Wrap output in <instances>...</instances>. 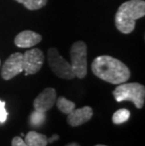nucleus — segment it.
Listing matches in <instances>:
<instances>
[{
    "label": "nucleus",
    "instance_id": "obj_1",
    "mask_svg": "<svg viewBox=\"0 0 145 146\" xmlns=\"http://www.w3.org/2000/svg\"><path fill=\"white\" fill-rule=\"evenodd\" d=\"M91 71L98 78L111 84H122L130 78L131 72L126 65L110 56H99L91 63Z\"/></svg>",
    "mask_w": 145,
    "mask_h": 146
},
{
    "label": "nucleus",
    "instance_id": "obj_2",
    "mask_svg": "<svg viewBox=\"0 0 145 146\" xmlns=\"http://www.w3.org/2000/svg\"><path fill=\"white\" fill-rule=\"evenodd\" d=\"M144 15V0H129L119 7L115 15V26L120 32L129 34L135 29L136 21Z\"/></svg>",
    "mask_w": 145,
    "mask_h": 146
},
{
    "label": "nucleus",
    "instance_id": "obj_3",
    "mask_svg": "<svg viewBox=\"0 0 145 146\" xmlns=\"http://www.w3.org/2000/svg\"><path fill=\"white\" fill-rule=\"evenodd\" d=\"M112 94L117 102L131 101L136 108L140 110L145 102V87L140 83H122L114 90Z\"/></svg>",
    "mask_w": 145,
    "mask_h": 146
},
{
    "label": "nucleus",
    "instance_id": "obj_4",
    "mask_svg": "<svg viewBox=\"0 0 145 146\" xmlns=\"http://www.w3.org/2000/svg\"><path fill=\"white\" fill-rule=\"evenodd\" d=\"M87 44L84 42H75L73 43L70 50L71 67L75 77L82 79L87 76Z\"/></svg>",
    "mask_w": 145,
    "mask_h": 146
},
{
    "label": "nucleus",
    "instance_id": "obj_5",
    "mask_svg": "<svg viewBox=\"0 0 145 146\" xmlns=\"http://www.w3.org/2000/svg\"><path fill=\"white\" fill-rule=\"evenodd\" d=\"M47 60L51 70L60 78L73 79L75 77L70 62L61 57L57 48L52 47L48 49Z\"/></svg>",
    "mask_w": 145,
    "mask_h": 146
},
{
    "label": "nucleus",
    "instance_id": "obj_6",
    "mask_svg": "<svg viewBox=\"0 0 145 146\" xmlns=\"http://www.w3.org/2000/svg\"><path fill=\"white\" fill-rule=\"evenodd\" d=\"M44 61V55L41 49L34 48L27 50L23 54L24 72L26 76L38 73L42 67Z\"/></svg>",
    "mask_w": 145,
    "mask_h": 146
},
{
    "label": "nucleus",
    "instance_id": "obj_7",
    "mask_svg": "<svg viewBox=\"0 0 145 146\" xmlns=\"http://www.w3.org/2000/svg\"><path fill=\"white\" fill-rule=\"evenodd\" d=\"M22 72H24L23 54L17 52L11 55L6 60L2 66L1 76L4 80H10Z\"/></svg>",
    "mask_w": 145,
    "mask_h": 146
},
{
    "label": "nucleus",
    "instance_id": "obj_8",
    "mask_svg": "<svg viewBox=\"0 0 145 146\" xmlns=\"http://www.w3.org/2000/svg\"><path fill=\"white\" fill-rule=\"evenodd\" d=\"M57 92L53 88H46L40 94L33 102L34 110L40 112H47L56 103Z\"/></svg>",
    "mask_w": 145,
    "mask_h": 146
},
{
    "label": "nucleus",
    "instance_id": "obj_9",
    "mask_svg": "<svg viewBox=\"0 0 145 146\" xmlns=\"http://www.w3.org/2000/svg\"><path fill=\"white\" fill-rule=\"evenodd\" d=\"M92 115H93V110L89 106H85L77 110L75 108L72 112L68 114L67 123L73 127L79 126L89 122L91 119Z\"/></svg>",
    "mask_w": 145,
    "mask_h": 146
},
{
    "label": "nucleus",
    "instance_id": "obj_10",
    "mask_svg": "<svg viewBox=\"0 0 145 146\" xmlns=\"http://www.w3.org/2000/svg\"><path fill=\"white\" fill-rule=\"evenodd\" d=\"M42 39V35L32 30H24L18 33L14 39V43L17 47L30 48L41 42Z\"/></svg>",
    "mask_w": 145,
    "mask_h": 146
},
{
    "label": "nucleus",
    "instance_id": "obj_11",
    "mask_svg": "<svg viewBox=\"0 0 145 146\" xmlns=\"http://www.w3.org/2000/svg\"><path fill=\"white\" fill-rule=\"evenodd\" d=\"M47 137L36 131H29L24 141L28 146H46L48 144Z\"/></svg>",
    "mask_w": 145,
    "mask_h": 146
},
{
    "label": "nucleus",
    "instance_id": "obj_12",
    "mask_svg": "<svg viewBox=\"0 0 145 146\" xmlns=\"http://www.w3.org/2000/svg\"><path fill=\"white\" fill-rule=\"evenodd\" d=\"M56 104L58 110L64 114H69L75 108V104L63 96H60L56 99Z\"/></svg>",
    "mask_w": 145,
    "mask_h": 146
},
{
    "label": "nucleus",
    "instance_id": "obj_13",
    "mask_svg": "<svg viewBox=\"0 0 145 146\" xmlns=\"http://www.w3.org/2000/svg\"><path fill=\"white\" fill-rule=\"evenodd\" d=\"M15 1L23 4L27 10L30 11L40 10L47 4V0H15Z\"/></svg>",
    "mask_w": 145,
    "mask_h": 146
},
{
    "label": "nucleus",
    "instance_id": "obj_14",
    "mask_svg": "<svg viewBox=\"0 0 145 146\" xmlns=\"http://www.w3.org/2000/svg\"><path fill=\"white\" fill-rule=\"evenodd\" d=\"M129 118H130V111L126 108H121L113 114L112 122L115 125H121V123L127 122Z\"/></svg>",
    "mask_w": 145,
    "mask_h": 146
},
{
    "label": "nucleus",
    "instance_id": "obj_15",
    "mask_svg": "<svg viewBox=\"0 0 145 146\" xmlns=\"http://www.w3.org/2000/svg\"><path fill=\"white\" fill-rule=\"evenodd\" d=\"M45 121V113L34 110L29 117V123L32 126H41Z\"/></svg>",
    "mask_w": 145,
    "mask_h": 146
},
{
    "label": "nucleus",
    "instance_id": "obj_16",
    "mask_svg": "<svg viewBox=\"0 0 145 146\" xmlns=\"http://www.w3.org/2000/svg\"><path fill=\"white\" fill-rule=\"evenodd\" d=\"M5 102L0 100V123H5L8 117V112L5 108Z\"/></svg>",
    "mask_w": 145,
    "mask_h": 146
},
{
    "label": "nucleus",
    "instance_id": "obj_17",
    "mask_svg": "<svg viewBox=\"0 0 145 146\" xmlns=\"http://www.w3.org/2000/svg\"><path fill=\"white\" fill-rule=\"evenodd\" d=\"M11 146H28L21 137H14L11 141Z\"/></svg>",
    "mask_w": 145,
    "mask_h": 146
},
{
    "label": "nucleus",
    "instance_id": "obj_18",
    "mask_svg": "<svg viewBox=\"0 0 145 146\" xmlns=\"http://www.w3.org/2000/svg\"><path fill=\"white\" fill-rule=\"evenodd\" d=\"M60 139V136L58 135H54L52 138L50 139H47V141H48V143H51V142H53L54 141H56V139Z\"/></svg>",
    "mask_w": 145,
    "mask_h": 146
},
{
    "label": "nucleus",
    "instance_id": "obj_19",
    "mask_svg": "<svg viewBox=\"0 0 145 146\" xmlns=\"http://www.w3.org/2000/svg\"><path fill=\"white\" fill-rule=\"evenodd\" d=\"M66 146H80L78 143H76V142H72V143H70V144H68Z\"/></svg>",
    "mask_w": 145,
    "mask_h": 146
},
{
    "label": "nucleus",
    "instance_id": "obj_20",
    "mask_svg": "<svg viewBox=\"0 0 145 146\" xmlns=\"http://www.w3.org/2000/svg\"><path fill=\"white\" fill-rule=\"evenodd\" d=\"M95 146H107V145H104V144H97V145H95Z\"/></svg>",
    "mask_w": 145,
    "mask_h": 146
},
{
    "label": "nucleus",
    "instance_id": "obj_21",
    "mask_svg": "<svg viewBox=\"0 0 145 146\" xmlns=\"http://www.w3.org/2000/svg\"><path fill=\"white\" fill-rule=\"evenodd\" d=\"M0 65H1V61H0Z\"/></svg>",
    "mask_w": 145,
    "mask_h": 146
}]
</instances>
